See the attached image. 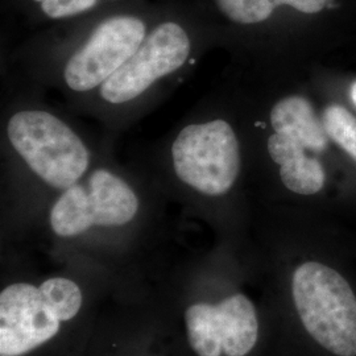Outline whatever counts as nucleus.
<instances>
[{"mask_svg": "<svg viewBox=\"0 0 356 356\" xmlns=\"http://www.w3.org/2000/svg\"><path fill=\"white\" fill-rule=\"evenodd\" d=\"M7 140L26 168L53 189L64 191L90 172L91 151L60 116L23 108L7 122Z\"/></svg>", "mask_w": 356, "mask_h": 356, "instance_id": "f257e3e1", "label": "nucleus"}, {"mask_svg": "<svg viewBox=\"0 0 356 356\" xmlns=\"http://www.w3.org/2000/svg\"><path fill=\"white\" fill-rule=\"evenodd\" d=\"M293 301L307 334L337 356H356V296L343 276L306 261L292 279Z\"/></svg>", "mask_w": 356, "mask_h": 356, "instance_id": "f03ea898", "label": "nucleus"}, {"mask_svg": "<svg viewBox=\"0 0 356 356\" xmlns=\"http://www.w3.org/2000/svg\"><path fill=\"white\" fill-rule=\"evenodd\" d=\"M175 176L206 195L227 194L241 173V144L235 129L222 118L193 122L181 128L169 151Z\"/></svg>", "mask_w": 356, "mask_h": 356, "instance_id": "7ed1b4c3", "label": "nucleus"}, {"mask_svg": "<svg viewBox=\"0 0 356 356\" xmlns=\"http://www.w3.org/2000/svg\"><path fill=\"white\" fill-rule=\"evenodd\" d=\"M139 207V197L127 181L99 166L61 191L51 206L49 223L56 235L73 238L94 226H126L138 216Z\"/></svg>", "mask_w": 356, "mask_h": 356, "instance_id": "20e7f679", "label": "nucleus"}, {"mask_svg": "<svg viewBox=\"0 0 356 356\" xmlns=\"http://www.w3.org/2000/svg\"><path fill=\"white\" fill-rule=\"evenodd\" d=\"M193 42L184 26L165 22L147 33L138 51L114 76L107 79L98 95L108 106H127L139 101L153 86L178 73L191 58Z\"/></svg>", "mask_w": 356, "mask_h": 356, "instance_id": "39448f33", "label": "nucleus"}, {"mask_svg": "<svg viewBox=\"0 0 356 356\" xmlns=\"http://www.w3.org/2000/svg\"><path fill=\"white\" fill-rule=\"evenodd\" d=\"M147 33L145 23L136 16L119 15L103 20L65 61L66 88L74 92L101 89L138 51Z\"/></svg>", "mask_w": 356, "mask_h": 356, "instance_id": "423d86ee", "label": "nucleus"}, {"mask_svg": "<svg viewBox=\"0 0 356 356\" xmlns=\"http://www.w3.org/2000/svg\"><path fill=\"white\" fill-rule=\"evenodd\" d=\"M60 319L40 289L17 282L0 293V356H22L47 343L60 331Z\"/></svg>", "mask_w": 356, "mask_h": 356, "instance_id": "0eeeda50", "label": "nucleus"}, {"mask_svg": "<svg viewBox=\"0 0 356 356\" xmlns=\"http://www.w3.org/2000/svg\"><path fill=\"white\" fill-rule=\"evenodd\" d=\"M270 160L279 166L281 181L288 191L313 195L322 191L326 175L317 159L307 154L304 145L284 135L272 132L267 141Z\"/></svg>", "mask_w": 356, "mask_h": 356, "instance_id": "6e6552de", "label": "nucleus"}, {"mask_svg": "<svg viewBox=\"0 0 356 356\" xmlns=\"http://www.w3.org/2000/svg\"><path fill=\"white\" fill-rule=\"evenodd\" d=\"M214 327L226 355L250 354L259 337V321L251 300L244 294H234L214 306Z\"/></svg>", "mask_w": 356, "mask_h": 356, "instance_id": "1a4fd4ad", "label": "nucleus"}, {"mask_svg": "<svg viewBox=\"0 0 356 356\" xmlns=\"http://www.w3.org/2000/svg\"><path fill=\"white\" fill-rule=\"evenodd\" d=\"M269 123L273 132L300 143L306 151L322 152L329 144L323 122L317 118L312 103L301 95H288L275 103Z\"/></svg>", "mask_w": 356, "mask_h": 356, "instance_id": "9d476101", "label": "nucleus"}, {"mask_svg": "<svg viewBox=\"0 0 356 356\" xmlns=\"http://www.w3.org/2000/svg\"><path fill=\"white\" fill-rule=\"evenodd\" d=\"M216 8L232 23L242 26L260 24L268 20L276 8L288 6L302 13H318L330 0H214Z\"/></svg>", "mask_w": 356, "mask_h": 356, "instance_id": "9b49d317", "label": "nucleus"}, {"mask_svg": "<svg viewBox=\"0 0 356 356\" xmlns=\"http://www.w3.org/2000/svg\"><path fill=\"white\" fill-rule=\"evenodd\" d=\"M188 339L198 356H220L223 353L216 339L214 305L195 304L185 313Z\"/></svg>", "mask_w": 356, "mask_h": 356, "instance_id": "f8f14e48", "label": "nucleus"}, {"mask_svg": "<svg viewBox=\"0 0 356 356\" xmlns=\"http://www.w3.org/2000/svg\"><path fill=\"white\" fill-rule=\"evenodd\" d=\"M40 293L51 313L63 321L74 318L82 306V292L74 281L53 277L40 285Z\"/></svg>", "mask_w": 356, "mask_h": 356, "instance_id": "ddd939ff", "label": "nucleus"}, {"mask_svg": "<svg viewBox=\"0 0 356 356\" xmlns=\"http://www.w3.org/2000/svg\"><path fill=\"white\" fill-rule=\"evenodd\" d=\"M323 126L332 140L356 160V118L339 104H331L323 113Z\"/></svg>", "mask_w": 356, "mask_h": 356, "instance_id": "4468645a", "label": "nucleus"}, {"mask_svg": "<svg viewBox=\"0 0 356 356\" xmlns=\"http://www.w3.org/2000/svg\"><path fill=\"white\" fill-rule=\"evenodd\" d=\"M41 11L51 19H65L86 13L97 6L98 0H35Z\"/></svg>", "mask_w": 356, "mask_h": 356, "instance_id": "2eb2a0df", "label": "nucleus"}, {"mask_svg": "<svg viewBox=\"0 0 356 356\" xmlns=\"http://www.w3.org/2000/svg\"><path fill=\"white\" fill-rule=\"evenodd\" d=\"M351 98H353V102L356 106V82L351 86Z\"/></svg>", "mask_w": 356, "mask_h": 356, "instance_id": "dca6fc26", "label": "nucleus"}]
</instances>
